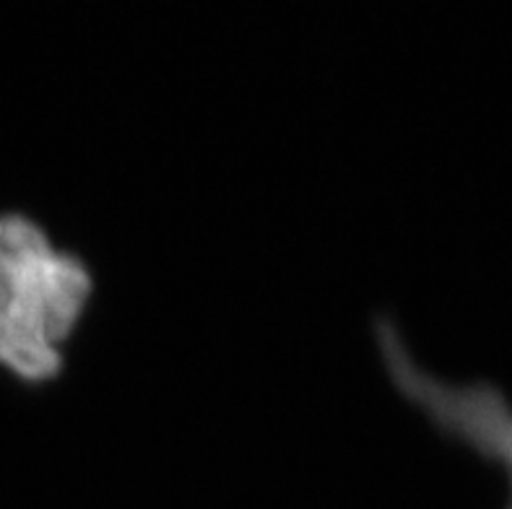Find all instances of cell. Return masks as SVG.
Returning <instances> with one entry per match:
<instances>
[{
    "mask_svg": "<svg viewBox=\"0 0 512 509\" xmlns=\"http://www.w3.org/2000/svg\"><path fill=\"white\" fill-rule=\"evenodd\" d=\"M91 297L86 265L24 216H0V364L26 382L60 372V343Z\"/></svg>",
    "mask_w": 512,
    "mask_h": 509,
    "instance_id": "obj_1",
    "label": "cell"
},
{
    "mask_svg": "<svg viewBox=\"0 0 512 509\" xmlns=\"http://www.w3.org/2000/svg\"><path fill=\"white\" fill-rule=\"evenodd\" d=\"M380 354L388 372L411 403L450 437L466 442L484 458L497 460L512 484V408L492 385H448L424 372L409 356L398 330L390 323L377 330ZM512 509V504H510Z\"/></svg>",
    "mask_w": 512,
    "mask_h": 509,
    "instance_id": "obj_2",
    "label": "cell"
}]
</instances>
